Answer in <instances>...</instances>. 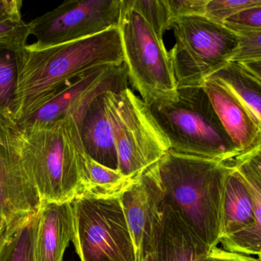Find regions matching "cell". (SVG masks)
<instances>
[{
    "instance_id": "obj_4",
    "label": "cell",
    "mask_w": 261,
    "mask_h": 261,
    "mask_svg": "<svg viewBox=\"0 0 261 261\" xmlns=\"http://www.w3.org/2000/svg\"><path fill=\"white\" fill-rule=\"evenodd\" d=\"M150 109L170 150L224 162L239 156L203 87L178 88L174 100Z\"/></svg>"
},
{
    "instance_id": "obj_16",
    "label": "cell",
    "mask_w": 261,
    "mask_h": 261,
    "mask_svg": "<svg viewBox=\"0 0 261 261\" xmlns=\"http://www.w3.org/2000/svg\"><path fill=\"white\" fill-rule=\"evenodd\" d=\"M106 93L92 101L78 127L87 154L99 163L117 170L113 123Z\"/></svg>"
},
{
    "instance_id": "obj_20",
    "label": "cell",
    "mask_w": 261,
    "mask_h": 261,
    "mask_svg": "<svg viewBox=\"0 0 261 261\" xmlns=\"http://www.w3.org/2000/svg\"><path fill=\"white\" fill-rule=\"evenodd\" d=\"M233 167L241 173L249 187L254 202L255 220L249 228L229 237L221 239L224 249L246 255L261 254V184L247 169L237 164Z\"/></svg>"
},
{
    "instance_id": "obj_26",
    "label": "cell",
    "mask_w": 261,
    "mask_h": 261,
    "mask_svg": "<svg viewBox=\"0 0 261 261\" xmlns=\"http://www.w3.org/2000/svg\"><path fill=\"white\" fill-rule=\"evenodd\" d=\"M223 25L239 36L261 32V4L236 14Z\"/></svg>"
},
{
    "instance_id": "obj_10",
    "label": "cell",
    "mask_w": 261,
    "mask_h": 261,
    "mask_svg": "<svg viewBox=\"0 0 261 261\" xmlns=\"http://www.w3.org/2000/svg\"><path fill=\"white\" fill-rule=\"evenodd\" d=\"M128 81L125 63L93 69L70 81L36 113L18 123L45 124L68 116L79 123L93 100L107 91L120 92L128 88Z\"/></svg>"
},
{
    "instance_id": "obj_2",
    "label": "cell",
    "mask_w": 261,
    "mask_h": 261,
    "mask_svg": "<svg viewBox=\"0 0 261 261\" xmlns=\"http://www.w3.org/2000/svg\"><path fill=\"white\" fill-rule=\"evenodd\" d=\"M17 137L23 167L41 202H71L85 193L87 154L73 116L45 124L17 122Z\"/></svg>"
},
{
    "instance_id": "obj_6",
    "label": "cell",
    "mask_w": 261,
    "mask_h": 261,
    "mask_svg": "<svg viewBox=\"0 0 261 261\" xmlns=\"http://www.w3.org/2000/svg\"><path fill=\"white\" fill-rule=\"evenodd\" d=\"M170 60L177 88L202 87L207 78L231 62L240 43L232 31L205 17L176 18Z\"/></svg>"
},
{
    "instance_id": "obj_3",
    "label": "cell",
    "mask_w": 261,
    "mask_h": 261,
    "mask_svg": "<svg viewBox=\"0 0 261 261\" xmlns=\"http://www.w3.org/2000/svg\"><path fill=\"white\" fill-rule=\"evenodd\" d=\"M228 162L173 150L150 168L161 188L162 205L173 208L210 250L222 239V201Z\"/></svg>"
},
{
    "instance_id": "obj_33",
    "label": "cell",
    "mask_w": 261,
    "mask_h": 261,
    "mask_svg": "<svg viewBox=\"0 0 261 261\" xmlns=\"http://www.w3.org/2000/svg\"><path fill=\"white\" fill-rule=\"evenodd\" d=\"M8 228V223L6 222V219L3 216H0V240H1L3 236L6 233V230Z\"/></svg>"
},
{
    "instance_id": "obj_19",
    "label": "cell",
    "mask_w": 261,
    "mask_h": 261,
    "mask_svg": "<svg viewBox=\"0 0 261 261\" xmlns=\"http://www.w3.org/2000/svg\"><path fill=\"white\" fill-rule=\"evenodd\" d=\"M38 211L21 216L8 225L0 240V261H35Z\"/></svg>"
},
{
    "instance_id": "obj_11",
    "label": "cell",
    "mask_w": 261,
    "mask_h": 261,
    "mask_svg": "<svg viewBox=\"0 0 261 261\" xmlns=\"http://www.w3.org/2000/svg\"><path fill=\"white\" fill-rule=\"evenodd\" d=\"M41 199L26 174L18 150L17 122L0 110V216L8 225L37 212Z\"/></svg>"
},
{
    "instance_id": "obj_29",
    "label": "cell",
    "mask_w": 261,
    "mask_h": 261,
    "mask_svg": "<svg viewBox=\"0 0 261 261\" xmlns=\"http://www.w3.org/2000/svg\"><path fill=\"white\" fill-rule=\"evenodd\" d=\"M233 162L251 172L261 184V146L250 153L238 156Z\"/></svg>"
},
{
    "instance_id": "obj_25",
    "label": "cell",
    "mask_w": 261,
    "mask_h": 261,
    "mask_svg": "<svg viewBox=\"0 0 261 261\" xmlns=\"http://www.w3.org/2000/svg\"><path fill=\"white\" fill-rule=\"evenodd\" d=\"M261 4V0H208L205 9L207 18L219 24L236 14Z\"/></svg>"
},
{
    "instance_id": "obj_34",
    "label": "cell",
    "mask_w": 261,
    "mask_h": 261,
    "mask_svg": "<svg viewBox=\"0 0 261 261\" xmlns=\"http://www.w3.org/2000/svg\"><path fill=\"white\" fill-rule=\"evenodd\" d=\"M141 261H153L152 260L151 254H148L145 256V257L143 258V260Z\"/></svg>"
},
{
    "instance_id": "obj_22",
    "label": "cell",
    "mask_w": 261,
    "mask_h": 261,
    "mask_svg": "<svg viewBox=\"0 0 261 261\" xmlns=\"http://www.w3.org/2000/svg\"><path fill=\"white\" fill-rule=\"evenodd\" d=\"M16 75L15 52L7 46L0 44V110L9 113H12Z\"/></svg>"
},
{
    "instance_id": "obj_13",
    "label": "cell",
    "mask_w": 261,
    "mask_h": 261,
    "mask_svg": "<svg viewBox=\"0 0 261 261\" xmlns=\"http://www.w3.org/2000/svg\"><path fill=\"white\" fill-rule=\"evenodd\" d=\"M202 87L239 156L260 147L261 127L234 93L213 78H207Z\"/></svg>"
},
{
    "instance_id": "obj_12",
    "label": "cell",
    "mask_w": 261,
    "mask_h": 261,
    "mask_svg": "<svg viewBox=\"0 0 261 261\" xmlns=\"http://www.w3.org/2000/svg\"><path fill=\"white\" fill-rule=\"evenodd\" d=\"M120 202L136 250L137 261H141L150 254L162 207L161 188L150 169L134 179L121 195Z\"/></svg>"
},
{
    "instance_id": "obj_1",
    "label": "cell",
    "mask_w": 261,
    "mask_h": 261,
    "mask_svg": "<svg viewBox=\"0 0 261 261\" xmlns=\"http://www.w3.org/2000/svg\"><path fill=\"white\" fill-rule=\"evenodd\" d=\"M15 54L12 113L17 122L36 113L73 80L97 67L124 63L118 29L72 42L27 44Z\"/></svg>"
},
{
    "instance_id": "obj_17",
    "label": "cell",
    "mask_w": 261,
    "mask_h": 261,
    "mask_svg": "<svg viewBox=\"0 0 261 261\" xmlns=\"http://www.w3.org/2000/svg\"><path fill=\"white\" fill-rule=\"evenodd\" d=\"M255 220L254 202L243 176L231 165L222 201V239L249 228Z\"/></svg>"
},
{
    "instance_id": "obj_30",
    "label": "cell",
    "mask_w": 261,
    "mask_h": 261,
    "mask_svg": "<svg viewBox=\"0 0 261 261\" xmlns=\"http://www.w3.org/2000/svg\"><path fill=\"white\" fill-rule=\"evenodd\" d=\"M205 261H260L259 259L246 254L231 252L222 248H216L210 250Z\"/></svg>"
},
{
    "instance_id": "obj_27",
    "label": "cell",
    "mask_w": 261,
    "mask_h": 261,
    "mask_svg": "<svg viewBox=\"0 0 261 261\" xmlns=\"http://www.w3.org/2000/svg\"><path fill=\"white\" fill-rule=\"evenodd\" d=\"M240 37V43L231 61L247 64L261 61V32Z\"/></svg>"
},
{
    "instance_id": "obj_31",
    "label": "cell",
    "mask_w": 261,
    "mask_h": 261,
    "mask_svg": "<svg viewBox=\"0 0 261 261\" xmlns=\"http://www.w3.org/2000/svg\"><path fill=\"white\" fill-rule=\"evenodd\" d=\"M21 0H0V20L5 18H22Z\"/></svg>"
},
{
    "instance_id": "obj_23",
    "label": "cell",
    "mask_w": 261,
    "mask_h": 261,
    "mask_svg": "<svg viewBox=\"0 0 261 261\" xmlns=\"http://www.w3.org/2000/svg\"><path fill=\"white\" fill-rule=\"evenodd\" d=\"M130 6L149 23L156 35L164 38L167 30L172 29L173 19L167 0H129Z\"/></svg>"
},
{
    "instance_id": "obj_7",
    "label": "cell",
    "mask_w": 261,
    "mask_h": 261,
    "mask_svg": "<svg viewBox=\"0 0 261 261\" xmlns=\"http://www.w3.org/2000/svg\"><path fill=\"white\" fill-rule=\"evenodd\" d=\"M113 123L117 170L135 179L159 162L170 149L150 107L130 88L106 93Z\"/></svg>"
},
{
    "instance_id": "obj_35",
    "label": "cell",
    "mask_w": 261,
    "mask_h": 261,
    "mask_svg": "<svg viewBox=\"0 0 261 261\" xmlns=\"http://www.w3.org/2000/svg\"><path fill=\"white\" fill-rule=\"evenodd\" d=\"M258 259H259V260H260V261H261V254H259V255H258Z\"/></svg>"
},
{
    "instance_id": "obj_24",
    "label": "cell",
    "mask_w": 261,
    "mask_h": 261,
    "mask_svg": "<svg viewBox=\"0 0 261 261\" xmlns=\"http://www.w3.org/2000/svg\"><path fill=\"white\" fill-rule=\"evenodd\" d=\"M30 35L29 24L22 18L0 20V44L7 46L14 52L27 44Z\"/></svg>"
},
{
    "instance_id": "obj_28",
    "label": "cell",
    "mask_w": 261,
    "mask_h": 261,
    "mask_svg": "<svg viewBox=\"0 0 261 261\" xmlns=\"http://www.w3.org/2000/svg\"><path fill=\"white\" fill-rule=\"evenodd\" d=\"M208 0H167L173 21L191 15H204Z\"/></svg>"
},
{
    "instance_id": "obj_9",
    "label": "cell",
    "mask_w": 261,
    "mask_h": 261,
    "mask_svg": "<svg viewBox=\"0 0 261 261\" xmlns=\"http://www.w3.org/2000/svg\"><path fill=\"white\" fill-rule=\"evenodd\" d=\"M122 0L64 2L56 9L28 23L40 45L85 39L118 29Z\"/></svg>"
},
{
    "instance_id": "obj_21",
    "label": "cell",
    "mask_w": 261,
    "mask_h": 261,
    "mask_svg": "<svg viewBox=\"0 0 261 261\" xmlns=\"http://www.w3.org/2000/svg\"><path fill=\"white\" fill-rule=\"evenodd\" d=\"M87 186L84 194L98 197H120L134 179L118 170L102 165L87 155Z\"/></svg>"
},
{
    "instance_id": "obj_14",
    "label": "cell",
    "mask_w": 261,
    "mask_h": 261,
    "mask_svg": "<svg viewBox=\"0 0 261 261\" xmlns=\"http://www.w3.org/2000/svg\"><path fill=\"white\" fill-rule=\"evenodd\" d=\"M210 251L173 208L162 205L153 231L152 260L205 261Z\"/></svg>"
},
{
    "instance_id": "obj_5",
    "label": "cell",
    "mask_w": 261,
    "mask_h": 261,
    "mask_svg": "<svg viewBox=\"0 0 261 261\" xmlns=\"http://www.w3.org/2000/svg\"><path fill=\"white\" fill-rule=\"evenodd\" d=\"M128 80L149 107L174 100L177 84L164 38L156 35L144 17L122 0L119 27Z\"/></svg>"
},
{
    "instance_id": "obj_8",
    "label": "cell",
    "mask_w": 261,
    "mask_h": 261,
    "mask_svg": "<svg viewBox=\"0 0 261 261\" xmlns=\"http://www.w3.org/2000/svg\"><path fill=\"white\" fill-rule=\"evenodd\" d=\"M71 206L72 242L81 261H137L120 197L83 194Z\"/></svg>"
},
{
    "instance_id": "obj_18",
    "label": "cell",
    "mask_w": 261,
    "mask_h": 261,
    "mask_svg": "<svg viewBox=\"0 0 261 261\" xmlns=\"http://www.w3.org/2000/svg\"><path fill=\"white\" fill-rule=\"evenodd\" d=\"M210 78L226 86L243 103L261 127V78L245 64L231 61Z\"/></svg>"
},
{
    "instance_id": "obj_15",
    "label": "cell",
    "mask_w": 261,
    "mask_h": 261,
    "mask_svg": "<svg viewBox=\"0 0 261 261\" xmlns=\"http://www.w3.org/2000/svg\"><path fill=\"white\" fill-rule=\"evenodd\" d=\"M35 261H63L73 234L71 202H41L38 211Z\"/></svg>"
},
{
    "instance_id": "obj_32",
    "label": "cell",
    "mask_w": 261,
    "mask_h": 261,
    "mask_svg": "<svg viewBox=\"0 0 261 261\" xmlns=\"http://www.w3.org/2000/svg\"><path fill=\"white\" fill-rule=\"evenodd\" d=\"M261 78V61L243 64Z\"/></svg>"
}]
</instances>
